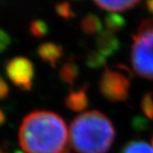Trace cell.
Listing matches in <instances>:
<instances>
[{
    "label": "cell",
    "instance_id": "cell-1",
    "mask_svg": "<svg viewBox=\"0 0 153 153\" xmlns=\"http://www.w3.org/2000/svg\"><path fill=\"white\" fill-rule=\"evenodd\" d=\"M19 139L26 153H62L68 143V129L58 114L35 111L23 119Z\"/></svg>",
    "mask_w": 153,
    "mask_h": 153
},
{
    "label": "cell",
    "instance_id": "cell-2",
    "mask_svg": "<svg viewBox=\"0 0 153 153\" xmlns=\"http://www.w3.org/2000/svg\"><path fill=\"white\" fill-rule=\"evenodd\" d=\"M69 138L71 147L76 153H105L114 143L115 130L105 114L90 111L73 120Z\"/></svg>",
    "mask_w": 153,
    "mask_h": 153
},
{
    "label": "cell",
    "instance_id": "cell-3",
    "mask_svg": "<svg viewBox=\"0 0 153 153\" xmlns=\"http://www.w3.org/2000/svg\"><path fill=\"white\" fill-rule=\"evenodd\" d=\"M131 63L137 75L153 79V18L142 21L133 36Z\"/></svg>",
    "mask_w": 153,
    "mask_h": 153
},
{
    "label": "cell",
    "instance_id": "cell-4",
    "mask_svg": "<svg viewBox=\"0 0 153 153\" xmlns=\"http://www.w3.org/2000/svg\"><path fill=\"white\" fill-rule=\"evenodd\" d=\"M126 68H107L100 80L102 94L112 102H123L129 96L130 78Z\"/></svg>",
    "mask_w": 153,
    "mask_h": 153
},
{
    "label": "cell",
    "instance_id": "cell-5",
    "mask_svg": "<svg viewBox=\"0 0 153 153\" xmlns=\"http://www.w3.org/2000/svg\"><path fill=\"white\" fill-rule=\"evenodd\" d=\"M7 78L21 91H30L34 80V67L31 61L23 56H17L6 63Z\"/></svg>",
    "mask_w": 153,
    "mask_h": 153
},
{
    "label": "cell",
    "instance_id": "cell-6",
    "mask_svg": "<svg viewBox=\"0 0 153 153\" xmlns=\"http://www.w3.org/2000/svg\"><path fill=\"white\" fill-rule=\"evenodd\" d=\"M37 53L43 62L54 67L63 56V48L53 42H45L38 47Z\"/></svg>",
    "mask_w": 153,
    "mask_h": 153
},
{
    "label": "cell",
    "instance_id": "cell-7",
    "mask_svg": "<svg viewBox=\"0 0 153 153\" xmlns=\"http://www.w3.org/2000/svg\"><path fill=\"white\" fill-rule=\"evenodd\" d=\"M94 3L104 10H108L112 13L122 12L132 8L140 0H93Z\"/></svg>",
    "mask_w": 153,
    "mask_h": 153
},
{
    "label": "cell",
    "instance_id": "cell-8",
    "mask_svg": "<svg viewBox=\"0 0 153 153\" xmlns=\"http://www.w3.org/2000/svg\"><path fill=\"white\" fill-rule=\"evenodd\" d=\"M82 30L88 35L100 34L102 31V24L101 19L96 15L89 14L83 18L80 23Z\"/></svg>",
    "mask_w": 153,
    "mask_h": 153
},
{
    "label": "cell",
    "instance_id": "cell-9",
    "mask_svg": "<svg viewBox=\"0 0 153 153\" xmlns=\"http://www.w3.org/2000/svg\"><path fill=\"white\" fill-rule=\"evenodd\" d=\"M65 104L74 111H81L87 106V96L84 90L73 91L68 96Z\"/></svg>",
    "mask_w": 153,
    "mask_h": 153
},
{
    "label": "cell",
    "instance_id": "cell-10",
    "mask_svg": "<svg viewBox=\"0 0 153 153\" xmlns=\"http://www.w3.org/2000/svg\"><path fill=\"white\" fill-rule=\"evenodd\" d=\"M121 153H153V147L145 141H130L124 146Z\"/></svg>",
    "mask_w": 153,
    "mask_h": 153
},
{
    "label": "cell",
    "instance_id": "cell-11",
    "mask_svg": "<svg viewBox=\"0 0 153 153\" xmlns=\"http://www.w3.org/2000/svg\"><path fill=\"white\" fill-rule=\"evenodd\" d=\"M105 26L108 30L115 33L126 26V20L117 13H110L105 18Z\"/></svg>",
    "mask_w": 153,
    "mask_h": 153
},
{
    "label": "cell",
    "instance_id": "cell-12",
    "mask_svg": "<svg viewBox=\"0 0 153 153\" xmlns=\"http://www.w3.org/2000/svg\"><path fill=\"white\" fill-rule=\"evenodd\" d=\"M76 75H78V68L72 61H67L63 65L60 71V76L65 82H72Z\"/></svg>",
    "mask_w": 153,
    "mask_h": 153
},
{
    "label": "cell",
    "instance_id": "cell-13",
    "mask_svg": "<svg viewBox=\"0 0 153 153\" xmlns=\"http://www.w3.org/2000/svg\"><path fill=\"white\" fill-rule=\"evenodd\" d=\"M48 24L45 20L35 19L30 25V31L32 36L36 38H42L48 33Z\"/></svg>",
    "mask_w": 153,
    "mask_h": 153
},
{
    "label": "cell",
    "instance_id": "cell-14",
    "mask_svg": "<svg viewBox=\"0 0 153 153\" xmlns=\"http://www.w3.org/2000/svg\"><path fill=\"white\" fill-rule=\"evenodd\" d=\"M56 13L63 19H68L75 17V13L70 7V4L68 2H61L58 3L56 6Z\"/></svg>",
    "mask_w": 153,
    "mask_h": 153
},
{
    "label": "cell",
    "instance_id": "cell-15",
    "mask_svg": "<svg viewBox=\"0 0 153 153\" xmlns=\"http://www.w3.org/2000/svg\"><path fill=\"white\" fill-rule=\"evenodd\" d=\"M11 45V37L4 30L0 29V53L5 52Z\"/></svg>",
    "mask_w": 153,
    "mask_h": 153
},
{
    "label": "cell",
    "instance_id": "cell-16",
    "mask_svg": "<svg viewBox=\"0 0 153 153\" xmlns=\"http://www.w3.org/2000/svg\"><path fill=\"white\" fill-rule=\"evenodd\" d=\"M8 86L6 81L0 76V100H3L8 94Z\"/></svg>",
    "mask_w": 153,
    "mask_h": 153
},
{
    "label": "cell",
    "instance_id": "cell-17",
    "mask_svg": "<svg viewBox=\"0 0 153 153\" xmlns=\"http://www.w3.org/2000/svg\"><path fill=\"white\" fill-rule=\"evenodd\" d=\"M146 6H147V8H148L149 11L151 14H153V0H147Z\"/></svg>",
    "mask_w": 153,
    "mask_h": 153
},
{
    "label": "cell",
    "instance_id": "cell-18",
    "mask_svg": "<svg viewBox=\"0 0 153 153\" xmlns=\"http://www.w3.org/2000/svg\"><path fill=\"white\" fill-rule=\"evenodd\" d=\"M5 119H6V117H5V114H4V112L1 110V109H0V126H2V125L4 124Z\"/></svg>",
    "mask_w": 153,
    "mask_h": 153
},
{
    "label": "cell",
    "instance_id": "cell-19",
    "mask_svg": "<svg viewBox=\"0 0 153 153\" xmlns=\"http://www.w3.org/2000/svg\"><path fill=\"white\" fill-rule=\"evenodd\" d=\"M0 153H5V152H4V151H3L2 149H0Z\"/></svg>",
    "mask_w": 153,
    "mask_h": 153
},
{
    "label": "cell",
    "instance_id": "cell-20",
    "mask_svg": "<svg viewBox=\"0 0 153 153\" xmlns=\"http://www.w3.org/2000/svg\"><path fill=\"white\" fill-rule=\"evenodd\" d=\"M62 153H68V152H67V151H64V152H62Z\"/></svg>",
    "mask_w": 153,
    "mask_h": 153
},
{
    "label": "cell",
    "instance_id": "cell-21",
    "mask_svg": "<svg viewBox=\"0 0 153 153\" xmlns=\"http://www.w3.org/2000/svg\"><path fill=\"white\" fill-rule=\"evenodd\" d=\"M152 147H153V137H152Z\"/></svg>",
    "mask_w": 153,
    "mask_h": 153
},
{
    "label": "cell",
    "instance_id": "cell-22",
    "mask_svg": "<svg viewBox=\"0 0 153 153\" xmlns=\"http://www.w3.org/2000/svg\"><path fill=\"white\" fill-rule=\"evenodd\" d=\"M74 1H79V0H74Z\"/></svg>",
    "mask_w": 153,
    "mask_h": 153
}]
</instances>
